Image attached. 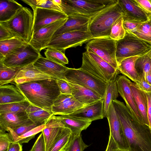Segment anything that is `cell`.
Here are the masks:
<instances>
[{
  "mask_svg": "<svg viewBox=\"0 0 151 151\" xmlns=\"http://www.w3.org/2000/svg\"><path fill=\"white\" fill-rule=\"evenodd\" d=\"M112 102L128 142L129 151H151L150 127L138 122L123 102L117 99Z\"/></svg>",
  "mask_w": 151,
  "mask_h": 151,
  "instance_id": "1",
  "label": "cell"
},
{
  "mask_svg": "<svg viewBox=\"0 0 151 151\" xmlns=\"http://www.w3.org/2000/svg\"><path fill=\"white\" fill-rule=\"evenodd\" d=\"M16 85L30 104L50 111L60 94L57 80L51 78Z\"/></svg>",
  "mask_w": 151,
  "mask_h": 151,
  "instance_id": "2",
  "label": "cell"
},
{
  "mask_svg": "<svg viewBox=\"0 0 151 151\" xmlns=\"http://www.w3.org/2000/svg\"><path fill=\"white\" fill-rule=\"evenodd\" d=\"M68 16L77 15L92 17L118 0H52Z\"/></svg>",
  "mask_w": 151,
  "mask_h": 151,
  "instance_id": "3",
  "label": "cell"
},
{
  "mask_svg": "<svg viewBox=\"0 0 151 151\" xmlns=\"http://www.w3.org/2000/svg\"><path fill=\"white\" fill-rule=\"evenodd\" d=\"M122 14L118 2L107 7L91 18L88 32L93 39L109 37L113 24Z\"/></svg>",
  "mask_w": 151,
  "mask_h": 151,
  "instance_id": "4",
  "label": "cell"
},
{
  "mask_svg": "<svg viewBox=\"0 0 151 151\" xmlns=\"http://www.w3.org/2000/svg\"><path fill=\"white\" fill-rule=\"evenodd\" d=\"M33 12L23 6L11 19L0 23V24L8 29L14 37L29 43L33 35Z\"/></svg>",
  "mask_w": 151,
  "mask_h": 151,
  "instance_id": "5",
  "label": "cell"
},
{
  "mask_svg": "<svg viewBox=\"0 0 151 151\" xmlns=\"http://www.w3.org/2000/svg\"><path fill=\"white\" fill-rule=\"evenodd\" d=\"M151 50V44L139 38L132 33L126 31L122 39L116 41V57L118 63L131 57L141 56Z\"/></svg>",
  "mask_w": 151,
  "mask_h": 151,
  "instance_id": "6",
  "label": "cell"
},
{
  "mask_svg": "<svg viewBox=\"0 0 151 151\" xmlns=\"http://www.w3.org/2000/svg\"><path fill=\"white\" fill-rule=\"evenodd\" d=\"M68 82L88 88L96 92L103 97L107 83L99 79L80 68H68L64 73Z\"/></svg>",
  "mask_w": 151,
  "mask_h": 151,
  "instance_id": "7",
  "label": "cell"
},
{
  "mask_svg": "<svg viewBox=\"0 0 151 151\" xmlns=\"http://www.w3.org/2000/svg\"><path fill=\"white\" fill-rule=\"evenodd\" d=\"M41 55L29 43L0 58V63L9 67L21 69L33 64Z\"/></svg>",
  "mask_w": 151,
  "mask_h": 151,
  "instance_id": "8",
  "label": "cell"
},
{
  "mask_svg": "<svg viewBox=\"0 0 151 151\" xmlns=\"http://www.w3.org/2000/svg\"><path fill=\"white\" fill-rule=\"evenodd\" d=\"M92 39L88 32H68L52 38L45 49L52 48L64 53L68 48L81 46Z\"/></svg>",
  "mask_w": 151,
  "mask_h": 151,
  "instance_id": "9",
  "label": "cell"
},
{
  "mask_svg": "<svg viewBox=\"0 0 151 151\" xmlns=\"http://www.w3.org/2000/svg\"><path fill=\"white\" fill-rule=\"evenodd\" d=\"M116 40L110 37L94 38L87 43L85 48L91 50L114 68L117 69L118 65L116 57Z\"/></svg>",
  "mask_w": 151,
  "mask_h": 151,
  "instance_id": "10",
  "label": "cell"
},
{
  "mask_svg": "<svg viewBox=\"0 0 151 151\" xmlns=\"http://www.w3.org/2000/svg\"><path fill=\"white\" fill-rule=\"evenodd\" d=\"M109 125L110 134L122 151H129V147L125 136L119 119L111 102L106 114Z\"/></svg>",
  "mask_w": 151,
  "mask_h": 151,
  "instance_id": "11",
  "label": "cell"
},
{
  "mask_svg": "<svg viewBox=\"0 0 151 151\" xmlns=\"http://www.w3.org/2000/svg\"><path fill=\"white\" fill-rule=\"evenodd\" d=\"M119 93L123 99L126 106L134 118L140 123L145 125L137 106L130 87L131 82L124 76L120 75L116 79Z\"/></svg>",
  "mask_w": 151,
  "mask_h": 151,
  "instance_id": "12",
  "label": "cell"
},
{
  "mask_svg": "<svg viewBox=\"0 0 151 151\" xmlns=\"http://www.w3.org/2000/svg\"><path fill=\"white\" fill-rule=\"evenodd\" d=\"M68 18L58 20L33 33L29 43L40 52L45 49L56 31L65 22Z\"/></svg>",
  "mask_w": 151,
  "mask_h": 151,
  "instance_id": "13",
  "label": "cell"
},
{
  "mask_svg": "<svg viewBox=\"0 0 151 151\" xmlns=\"http://www.w3.org/2000/svg\"><path fill=\"white\" fill-rule=\"evenodd\" d=\"M33 10V34L49 24L68 17V16L64 13L55 10L39 8Z\"/></svg>",
  "mask_w": 151,
  "mask_h": 151,
  "instance_id": "14",
  "label": "cell"
},
{
  "mask_svg": "<svg viewBox=\"0 0 151 151\" xmlns=\"http://www.w3.org/2000/svg\"><path fill=\"white\" fill-rule=\"evenodd\" d=\"M121 7L123 21L143 23L147 21L151 15L142 10L135 0H118Z\"/></svg>",
  "mask_w": 151,
  "mask_h": 151,
  "instance_id": "15",
  "label": "cell"
},
{
  "mask_svg": "<svg viewBox=\"0 0 151 151\" xmlns=\"http://www.w3.org/2000/svg\"><path fill=\"white\" fill-rule=\"evenodd\" d=\"M84 106L72 94L60 93L54 100L51 111L55 115H68Z\"/></svg>",
  "mask_w": 151,
  "mask_h": 151,
  "instance_id": "16",
  "label": "cell"
},
{
  "mask_svg": "<svg viewBox=\"0 0 151 151\" xmlns=\"http://www.w3.org/2000/svg\"><path fill=\"white\" fill-rule=\"evenodd\" d=\"M67 115L91 122L102 119L104 117L103 99L85 106Z\"/></svg>",
  "mask_w": 151,
  "mask_h": 151,
  "instance_id": "17",
  "label": "cell"
},
{
  "mask_svg": "<svg viewBox=\"0 0 151 151\" xmlns=\"http://www.w3.org/2000/svg\"><path fill=\"white\" fill-rule=\"evenodd\" d=\"M33 65L39 70L52 78L56 80H65L64 73L68 68L65 65L50 60L41 55Z\"/></svg>",
  "mask_w": 151,
  "mask_h": 151,
  "instance_id": "18",
  "label": "cell"
},
{
  "mask_svg": "<svg viewBox=\"0 0 151 151\" xmlns=\"http://www.w3.org/2000/svg\"><path fill=\"white\" fill-rule=\"evenodd\" d=\"M32 123L26 111L0 114V132H5L9 129H13Z\"/></svg>",
  "mask_w": 151,
  "mask_h": 151,
  "instance_id": "19",
  "label": "cell"
},
{
  "mask_svg": "<svg viewBox=\"0 0 151 151\" xmlns=\"http://www.w3.org/2000/svg\"><path fill=\"white\" fill-rule=\"evenodd\" d=\"M91 18V17L77 15L68 16L66 21L56 31L52 38L69 32H88Z\"/></svg>",
  "mask_w": 151,
  "mask_h": 151,
  "instance_id": "20",
  "label": "cell"
},
{
  "mask_svg": "<svg viewBox=\"0 0 151 151\" xmlns=\"http://www.w3.org/2000/svg\"><path fill=\"white\" fill-rule=\"evenodd\" d=\"M64 126L57 116L53 115L45 124L42 131L44 138L46 151H48Z\"/></svg>",
  "mask_w": 151,
  "mask_h": 151,
  "instance_id": "21",
  "label": "cell"
},
{
  "mask_svg": "<svg viewBox=\"0 0 151 151\" xmlns=\"http://www.w3.org/2000/svg\"><path fill=\"white\" fill-rule=\"evenodd\" d=\"M67 82L71 87L72 95L77 101L85 106L103 98L99 94L91 89Z\"/></svg>",
  "mask_w": 151,
  "mask_h": 151,
  "instance_id": "22",
  "label": "cell"
},
{
  "mask_svg": "<svg viewBox=\"0 0 151 151\" xmlns=\"http://www.w3.org/2000/svg\"><path fill=\"white\" fill-rule=\"evenodd\" d=\"M50 78L32 64L21 68L17 73L14 81L16 84H20Z\"/></svg>",
  "mask_w": 151,
  "mask_h": 151,
  "instance_id": "23",
  "label": "cell"
},
{
  "mask_svg": "<svg viewBox=\"0 0 151 151\" xmlns=\"http://www.w3.org/2000/svg\"><path fill=\"white\" fill-rule=\"evenodd\" d=\"M26 100L16 85L8 84L0 86V104L19 102Z\"/></svg>",
  "mask_w": 151,
  "mask_h": 151,
  "instance_id": "24",
  "label": "cell"
},
{
  "mask_svg": "<svg viewBox=\"0 0 151 151\" xmlns=\"http://www.w3.org/2000/svg\"><path fill=\"white\" fill-rule=\"evenodd\" d=\"M130 87L144 124L149 127L147 117V99L146 93L139 89L134 82H131Z\"/></svg>",
  "mask_w": 151,
  "mask_h": 151,
  "instance_id": "25",
  "label": "cell"
},
{
  "mask_svg": "<svg viewBox=\"0 0 151 151\" xmlns=\"http://www.w3.org/2000/svg\"><path fill=\"white\" fill-rule=\"evenodd\" d=\"M63 124L64 127L68 128L73 135H76L86 129L92 122L73 117L67 115L57 116Z\"/></svg>",
  "mask_w": 151,
  "mask_h": 151,
  "instance_id": "26",
  "label": "cell"
},
{
  "mask_svg": "<svg viewBox=\"0 0 151 151\" xmlns=\"http://www.w3.org/2000/svg\"><path fill=\"white\" fill-rule=\"evenodd\" d=\"M140 56H136L125 58L118 64V69L120 73L135 82L141 78L135 68L137 60Z\"/></svg>",
  "mask_w": 151,
  "mask_h": 151,
  "instance_id": "27",
  "label": "cell"
},
{
  "mask_svg": "<svg viewBox=\"0 0 151 151\" xmlns=\"http://www.w3.org/2000/svg\"><path fill=\"white\" fill-rule=\"evenodd\" d=\"M86 49L89 55L104 73L107 82L116 80L117 76L120 73L119 70L112 66L91 50Z\"/></svg>",
  "mask_w": 151,
  "mask_h": 151,
  "instance_id": "28",
  "label": "cell"
},
{
  "mask_svg": "<svg viewBox=\"0 0 151 151\" xmlns=\"http://www.w3.org/2000/svg\"><path fill=\"white\" fill-rule=\"evenodd\" d=\"M23 6L14 0L0 1V23L6 22L13 17Z\"/></svg>",
  "mask_w": 151,
  "mask_h": 151,
  "instance_id": "29",
  "label": "cell"
},
{
  "mask_svg": "<svg viewBox=\"0 0 151 151\" xmlns=\"http://www.w3.org/2000/svg\"><path fill=\"white\" fill-rule=\"evenodd\" d=\"M26 112L29 119L33 123L38 125L45 124L53 115L52 111H47L31 104L27 109Z\"/></svg>",
  "mask_w": 151,
  "mask_h": 151,
  "instance_id": "30",
  "label": "cell"
},
{
  "mask_svg": "<svg viewBox=\"0 0 151 151\" xmlns=\"http://www.w3.org/2000/svg\"><path fill=\"white\" fill-rule=\"evenodd\" d=\"M80 68L104 82L107 83V81L104 73L89 55L87 51L83 53L82 64Z\"/></svg>",
  "mask_w": 151,
  "mask_h": 151,
  "instance_id": "31",
  "label": "cell"
},
{
  "mask_svg": "<svg viewBox=\"0 0 151 151\" xmlns=\"http://www.w3.org/2000/svg\"><path fill=\"white\" fill-rule=\"evenodd\" d=\"M27 43L22 39L16 37L0 41V58L4 57Z\"/></svg>",
  "mask_w": 151,
  "mask_h": 151,
  "instance_id": "32",
  "label": "cell"
},
{
  "mask_svg": "<svg viewBox=\"0 0 151 151\" xmlns=\"http://www.w3.org/2000/svg\"><path fill=\"white\" fill-rule=\"evenodd\" d=\"M118 91L116 80L107 82L106 90L103 97L104 99V111L106 116L112 101L116 100Z\"/></svg>",
  "mask_w": 151,
  "mask_h": 151,
  "instance_id": "33",
  "label": "cell"
},
{
  "mask_svg": "<svg viewBox=\"0 0 151 151\" xmlns=\"http://www.w3.org/2000/svg\"><path fill=\"white\" fill-rule=\"evenodd\" d=\"M70 130L64 127L56 138L48 151H64L67 147L72 137Z\"/></svg>",
  "mask_w": 151,
  "mask_h": 151,
  "instance_id": "34",
  "label": "cell"
},
{
  "mask_svg": "<svg viewBox=\"0 0 151 151\" xmlns=\"http://www.w3.org/2000/svg\"><path fill=\"white\" fill-rule=\"evenodd\" d=\"M135 68L141 78L151 73V50L137 60Z\"/></svg>",
  "mask_w": 151,
  "mask_h": 151,
  "instance_id": "35",
  "label": "cell"
},
{
  "mask_svg": "<svg viewBox=\"0 0 151 151\" xmlns=\"http://www.w3.org/2000/svg\"><path fill=\"white\" fill-rule=\"evenodd\" d=\"M20 69L7 67L0 63V86L8 84L14 81Z\"/></svg>",
  "mask_w": 151,
  "mask_h": 151,
  "instance_id": "36",
  "label": "cell"
},
{
  "mask_svg": "<svg viewBox=\"0 0 151 151\" xmlns=\"http://www.w3.org/2000/svg\"><path fill=\"white\" fill-rule=\"evenodd\" d=\"M30 104L26 100L21 102L0 104V114L25 112Z\"/></svg>",
  "mask_w": 151,
  "mask_h": 151,
  "instance_id": "37",
  "label": "cell"
},
{
  "mask_svg": "<svg viewBox=\"0 0 151 151\" xmlns=\"http://www.w3.org/2000/svg\"><path fill=\"white\" fill-rule=\"evenodd\" d=\"M47 48L44 52L46 58L63 65L68 64V60L64 53L54 48L48 47Z\"/></svg>",
  "mask_w": 151,
  "mask_h": 151,
  "instance_id": "38",
  "label": "cell"
},
{
  "mask_svg": "<svg viewBox=\"0 0 151 151\" xmlns=\"http://www.w3.org/2000/svg\"><path fill=\"white\" fill-rule=\"evenodd\" d=\"M22 1L30 6L33 10L39 8L52 9L63 12L52 0H22Z\"/></svg>",
  "mask_w": 151,
  "mask_h": 151,
  "instance_id": "39",
  "label": "cell"
},
{
  "mask_svg": "<svg viewBox=\"0 0 151 151\" xmlns=\"http://www.w3.org/2000/svg\"><path fill=\"white\" fill-rule=\"evenodd\" d=\"M142 40L151 44V15L146 22L142 23L132 33Z\"/></svg>",
  "mask_w": 151,
  "mask_h": 151,
  "instance_id": "40",
  "label": "cell"
},
{
  "mask_svg": "<svg viewBox=\"0 0 151 151\" xmlns=\"http://www.w3.org/2000/svg\"><path fill=\"white\" fill-rule=\"evenodd\" d=\"M122 16L114 23L111 27L109 37L116 41L123 39L126 34V31L123 26Z\"/></svg>",
  "mask_w": 151,
  "mask_h": 151,
  "instance_id": "41",
  "label": "cell"
},
{
  "mask_svg": "<svg viewBox=\"0 0 151 151\" xmlns=\"http://www.w3.org/2000/svg\"><path fill=\"white\" fill-rule=\"evenodd\" d=\"M88 146L83 141L81 133L72 137L65 150L66 151H84Z\"/></svg>",
  "mask_w": 151,
  "mask_h": 151,
  "instance_id": "42",
  "label": "cell"
},
{
  "mask_svg": "<svg viewBox=\"0 0 151 151\" xmlns=\"http://www.w3.org/2000/svg\"><path fill=\"white\" fill-rule=\"evenodd\" d=\"M45 127V124L39 126L23 135L16 137L12 140L14 142H18L20 144L27 143L34 138L35 135L42 132Z\"/></svg>",
  "mask_w": 151,
  "mask_h": 151,
  "instance_id": "43",
  "label": "cell"
},
{
  "mask_svg": "<svg viewBox=\"0 0 151 151\" xmlns=\"http://www.w3.org/2000/svg\"><path fill=\"white\" fill-rule=\"evenodd\" d=\"M35 123L30 124L23 125L15 129H9L7 132L12 140L19 136H20L27 132L39 126Z\"/></svg>",
  "mask_w": 151,
  "mask_h": 151,
  "instance_id": "44",
  "label": "cell"
},
{
  "mask_svg": "<svg viewBox=\"0 0 151 151\" xmlns=\"http://www.w3.org/2000/svg\"><path fill=\"white\" fill-rule=\"evenodd\" d=\"M12 142L8 133L0 132V151H7Z\"/></svg>",
  "mask_w": 151,
  "mask_h": 151,
  "instance_id": "45",
  "label": "cell"
},
{
  "mask_svg": "<svg viewBox=\"0 0 151 151\" xmlns=\"http://www.w3.org/2000/svg\"><path fill=\"white\" fill-rule=\"evenodd\" d=\"M31 151H46L45 145L43 134L41 132L31 150Z\"/></svg>",
  "mask_w": 151,
  "mask_h": 151,
  "instance_id": "46",
  "label": "cell"
},
{
  "mask_svg": "<svg viewBox=\"0 0 151 151\" xmlns=\"http://www.w3.org/2000/svg\"><path fill=\"white\" fill-rule=\"evenodd\" d=\"M57 83L60 93L65 94H71V87L67 81L63 79L57 80Z\"/></svg>",
  "mask_w": 151,
  "mask_h": 151,
  "instance_id": "47",
  "label": "cell"
},
{
  "mask_svg": "<svg viewBox=\"0 0 151 151\" xmlns=\"http://www.w3.org/2000/svg\"><path fill=\"white\" fill-rule=\"evenodd\" d=\"M142 23L136 22L123 21V26L126 31L133 33Z\"/></svg>",
  "mask_w": 151,
  "mask_h": 151,
  "instance_id": "48",
  "label": "cell"
},
{
  "mask_svg": "<svg viewBox=\"0 0 151 151\" xmlns=\"http://www.w3.org/2000/svg\"><path fill=\"white\" fill-rule=\"evenodd\" d=\"M139 6L144 11L151 15V0H135Z\"/></svg>",
  "mask_w": 151,
  "mask_h": 151,
  "instance_id": "49",
  "label": "cell"
},
{
  "mask_svg": "<svg viewBox=\"0 0 151 151\" xmlns=\"http://www.w3.org/2000/svg\"><path fill=\"white\" fill-rule=\"evenodd\" d=\"M134 82L137 87L142 91L146 93L151 92V85L147 82L143 78Z\"/></svg>",
  "mask_w": 151,
  "mask_h": 151,
  "instance_id": "50",
  "label": "cell"
},
{
  "mask_svg": "<svg viewBox=\"0 0 151 151\" xmlns=\"http://www.w3.org/2000/svg\"><path fill=\"white\" fill-rule=\"evenodd\" d=\"M14 37L8 29L0 24V41L9 39Z\"/></svg>",
  "mask_w": 151,
  "mask_h": 151,
  "instance_id": "51",
  "label": "cell"
},
{
  "mask_svg": "<svg viewBox=\"0 0 151 151\" xmlns=\"http://www.w3.org/2000/svg\"><path fill=\"white\" fill-rule=\"evenodd\" d=\"M119 150L117 145L110 134L108 144L105 151H119Z\"/></svg>",
  "mask_w": 151,
  "mask_h": 151,
  "instance_id": "52",
  "label": "cell"
},
{
  "mask_svg": "<svg viewBox=\"0 0 151 151\" xmlns=\"http://www.w3.org/2000/svg\"><path fill=\"white\" fill-rule=\"evenodd\" d=\"M147 99V117L151 130V92L146 93Z\"/></svg>",
  "mask_w": 151,
  "mask_h": 151,
  "instance_id": "53",
  "label": "cell"
},
{
  "mask_svg": "<svg viewBox=\"0 0 151 151\" xmlns=\"http://www.w3.org/2000/svg\"><path fill=\"white\" fill-rule=\"evenodd\" d=\"M22 145L18 142H12L7 151H22Z\"/></svg>",
  "mask_w": 151,
  "mask_h": 151,
  "instance_id": "54",
  "label": "cell"
},
{
  "mask_svg": "<svg viewBox=\"0 0 151 151\" xmlns=\"http://www.w3.org/2000/svg\"><path fill=\"white\" fill-rule=\"evenodd\" d=\"M143 78L147 82L151 85V73L146 75Z\"/></svg>",
  "mask_w": 151,
  "mask_h": 151,
  "instance_id": "55",
  "label": "cell"
},
{
  "mask_svg": "<svg viewBox=\"0 0 151 151\" xmlns=\"http://www.w3.org/2000/svg\"><path fill=\"white\" fill-rule=\"evenodd\" d=\"M31 151V150H29V151Z\"/></svg>",
  "mask_w": 151,
  "mask_h": 151,
  "instance_id": "56",
  "label": "cell"
},
{
  "mask_svg": "<svg viewBox=\"0 0 151 151\" xmlns=\"http://www.w3.org/2000/svg\"><path fill=\"white\" fill-rule=\"evenodd\" d=\"M119 151H121V150H119Z\"/></svg>",
  "mask_w": 151,
  "mask_h": 151,
  "instance_id": "57",
  "label": "cell"
},
{
  "mask_svg": "<svg viewBox=\"0 0 151 151\" xmlns=\"http://www.w3.org/2000/svg\"></svg>",
  "mask_w": 151,
  "mask_h": 151,
  "instance_id": "58",
  "label": "cell"
},
{
  "mask_svg": "<svg viewBox=\"0 0 151 151\" xmlns=\"http://www.w3.org/2000/svg\"></svg>",
  "mask_w": 151,
  "mask_h": 151,
  "instance_id": "59",
  "label": "cell"
}]
</instances>
